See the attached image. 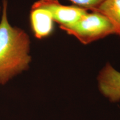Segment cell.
Here are the masks:
<instances>
[{
    "label": "cell",
    "mask_w": 120,
    "mask_h": 120,
    "mask_svg": "<svg viewBox=\"0 0 120 120\" xmlns=\"http://www.w3.org/2000/svg\"><path fill=\"white\" fill-rule=\"evenodd\" d=\"M7 1H2L0 22V84L5 85L16 75L29 68L30 39L21 28L12 27L7 16Z\"/></svg>",
    "instance_id": "cell-1"
},
{
    "label": "cell",
    "mask_w": 120,
    "mask_h": 120,
    "mask_svg": "<svg viewBox=\"0 0 120 120\" xmlns=\"http://www.w3.org/2000/svg\"><path fill=\"white\" fill-rule=\"evenodd\" d=\"M91 12L88 11L74 23L61 26L60 28L85 45L116 34L113 26L107 18L96 12Z\"/></svg>",
    "instance_id": "cell-2"
},
{
    "label": "cell",
    "mask_w": 120,
    "mask_h": 120,
    "mask_svg": "<svg viewBox=\"0 0 120 120\" xmlns=\"http://www.w3.org/2000/svg\"><path fill=\"white\" fill-rule=\"evenodd\" d=\"M31 8L47 10L51 15L54 21L61 26H68L77 21L88 11L77 6H66L61 4L58 0H38Z\"/></svg>",
    "instance_id": "cell-3"
},
{
    "label": "cell",
    "mask_w": 120,
    "mask_h": 120,
    "mask_svg": "<svg viewBox=\"0 0 120 120\" xmlns=\"http://www.w3.org/2000/svg\"><path fill=\"white\" fill-rule=\"evenodd\" d=\"M100 92L111 102L120 101V72L110 63L105 64L97 76Z\"/></svg>",
    "instance_id": "cell-4"
},
{
    "label": "cell",
    "mask_w": 120,
    "mask_h": 120,
    "mask_svg": "<svg viewBox=\"0 0 120 120\" xmlns=\"http://www.w3.org/2000/svg\"><path fill=\"white\" fill-rule=\"evenodd\" d=\"M30 22L34 36L37 39L49 37L54 30L53 19L47 10L31 8Z\"/></svg>",
    "instance_id": "cell-5"
},
{
    "label": "cell",
    "mask_w": 120,
    "mask_h": 120,
    "mask_svg": "<svg viewBox=\"0 0 120 120\" xmlns=\"http://www.w3.org/2000/svg\"><path fill=\"white\" fill-rule=\"evenodd\" d=\"M92 12H96L107 18L120 36V0H103Z\"/></svg>",
    "instance_id": "cell-6"
},
{
    "label": "cell",
    "mask_w": 120,
    "mask_h": 120,
    "mask_svg": "<svg viewBox=\"0 0 120 120\" xmlns=\"http://www.w3.org/2000/svg\"><path fill=\"white\" fill-rule=\"evenodd\" d=\"M73 3L75 6L85 8L88 11L95 10L103 0H68Z\"/></svg>",
    "instance_id": "cell-7"
},
{
    "label": "cell",
    "mask_w": 120,
    "mask_h": 120,
    "mask_svg": "<svg viewBox=\"0 0 120 120\" xmlns=\"http://www.w3.org/2000/svg\"><path fill=\"white\" fill-rule=\"evenodd\" d=\"M1 6H0V12H1Z\"/></svg>",
    "instance_id": "cell-8"
}]
</instances>
